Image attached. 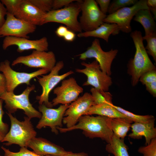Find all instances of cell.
Returning a JSON list of instances; mask_svg holds the SVG:
<instances>
[{
	"instance_id": "52a82bcc",
	"label": "cell",
	"mask_w": 156,
	"mask_h": 156,
	"mask_svg": "<svg viewBox=\"0 0 156 156\" xmlns=\"http://www.w3.org/2000/svg\"><path fill=\"white\" fill-rule=\"evenodd\" d=\"M81 64L85 68H76L75 71L87 76V80L83 86H92L95 89L108 92L112 83V78L101 70L97 61L95 60L90 63L82 62Z\"/></svg>"
},
{
	"instance_id": "9a60e30c",
	"label": "cell",
	"mask_w": 156,
	"mask_h": 156,
	"mask_svg": "<svg viewBox=\"0 0 156 156\" xmlns=\"http://www.w3.org/2000/svg\"><path fill=\"white\" fill-rule=\"evenodd\" d=\"M83 88L73 77L62 81L61 85L54 89L53 93L56 96L51 102L53 106L59 104H69L76 100L83 92Z\"/></svg>"
},
{
	"instance_id": "5bb4252c",
	"label": "cell",
	"mask_w": 156,
	"mask_h": 156,
	"mask_svg": "<svg viewBox=\"0 0 156 156\" xmlns=\"http://www.w3.org/2000/svg\"><path fill=\"white\" fill-rule=\"evenodd\" d=\"M69 104L62 105L56 109L49 108L44 104L40 105L39 112L42 114L41 118L36 126L39 129L45 127L51 128V131L55 134H58L57 127H62L63 119L65 113Z\"/></svg>"
},
{
	"instance_id": "d6a6232c",
	"label": "cell",
	"mask_w": 156,
	"mask_h": 156,
	"mask_svg": "<svg viewBox=\"0 0 156 156\" xmlns=\"http://www.w3.org/2000/svg\"><path fill=\"white\" fill-rule=\"evenodd\" d=\"M40 10L47 13L52 10L53 0H29Z\"/></svg>"
},
{
	"instance_id": "e0dca14e",
	"label": "cell",
	"mask_w": 156,
	"mask_h": 156,
	"mask_svg": "<svg viewBox=\"0 0 156 156\" xmlns=\"http://www.w3.org/2000/svg\"><path fill=\"white\" fill-rule=\"evenodd\" d=\"M12 45L17 47V51L19 53L30 50L47 51L48 49L49 44L47 38L45 37L34 40L24 38L5 37L3 41V49L6 50L8 47Z\"/></svg>"
},
{
	"instance_id": "74e56055",
	"label": "cell",
	"mask_w": 156,
	"mask_h": 156,
	"mask_svg": "<svg viewBox=\"0 0 156 156\" xmlns=\"http://www.w3.org/2000/svg\"><path fill=\"white\" fill-rule=\"evenodd\" d=\"M7 12L5 7L0 1V27L5 23V17L6 15Z\"/></svg>"
},
{
	"instance_id": "5b68a950",
	"label": "cell",
	"mask_w": 156,
	"mask_h": 156,
	"mask_svg": "<svg viewBox=\"0 0 156 156\" xmlns=\"http://www.w3.org/2000/svg\"><path fill=\"white\" fill-rule=\"evenodd\" d=\"M72 3L63 8L52 10L46 14L42 25L49 22H56L65 25L68 29L73 32H82L77 17L81 12L80 2Z\"/></svg>"
},
{
	"instance_id": "83f0119b",
	"label": "cell",
	"mask_w": 156,
	"mask_h": 156,
	"mask_svg": "<svg viewBox=\"0 0 156 156\" xmlns=\"http://www.w3.org/2000/svg\"><path fill=\"white\" fill-rule=\"evenodd\" d=\"M138 0H114L111 1L107 12L109 14L113 13L118 10L127 6L135 4Z\"/></svg>"
},
{
	"instance_id": "d590c367",
	"label": "cell",
	"mask_w": 156,
	"mask_h": 156,
	"mask_svg": "<svg viewBox=\"0 0 156 156\" xmlns=\"http://www.w3.org/2000/svg\"><path fill=\"white\" fill-rule=\"evenodd\" d=\"M75 0H53L52 10L60 9L63 6H67Z\"/></svg>"
},
{
	"instance_id": "8fae6325",
	"label": "cell",
	"mask_w": 156,
	"mask_h": 156,
	"mask_svg": "<svg viewBox=\"0 0 156 156\" xmlns=\"http://www.w3.org/2000/svg\"><path fill=\"white\" fill-rule=\"evenodd\" d=\"M118 52V50L113 49L108 51H103L101 46L99 40L95 38L85 51L77 56L79 57L80 59L83 60L88 58H94L98 62L101 70L110 76L112 74V64Z\"/></svg>"
},
{
	"instance_id": "60d3db41",
	"label": "cell",
	"mask_w": 156,
	"mask_h": 156,
	"mask_svg": "<svg viewBox=\"0 0 156 156\" xmlns=\"http://www.w3.org/2000/svg\"><path fill=\"white\" fill-rule=\"evenodd\" d=\"M68 28L64 26L61 25L56 29L55 33L56 35L60 37H63L68 31Z\"/></svg>"
},
{
	"instance_id": "277c9868",
	"label": "cell",
	"mask_w": 156,
	"mask_h": 156,
	"mask_svg": "<svg viewBox=\"0 0 156 156\" xmlns=\"http://www.w3.org/2000/svg\"><path fill=\"white\" fill-rule=\"evenodd\" d=\"M35 88V86L34 84L30 86H27L22 93L18 95L15 94L14 92L6 91L0 96V99L4 102V107L8 113L12 114L18 109H21L30 119L33 118L40 119L42 116L41 113L33 107L29 99L31 92Z\"/></svg>"
},
{
	"instance_id": "7a4b0ae2",
	"label": "cell",
	"mask_w": 156,
	"mask_h": 156,
	"mask_svg": "<svg viewBox=\"0 0 156 156\" xmlns=\"http://www.w3.org/2000/svg\"><path fill=\"white\" fill-rule=\"evenodd\" d=\"M130 36L135 47V52L134 58L130 59L128 64V73L131 77L132 85L135 86L143 74L156 69L144 47L141 31L137 30L132 31Z\"/></svg>"
},
{
	"instance_id": "484cf974",
	"label": "cell",
	"mask_w": 156,
	"mask_h": 156,
	"mask_svg": "<svg viewBox=\"0 0 156 156\" xmlns=\"http://www.w3.org/2000/svg\"><path fill=\"white\" fill-rule=\"evenodd\" d=\"M90 91L94 105L104 103H112V95L109 92L97 89L93 87L91 88Z\"/></svg>"
},
{
	"instance_id": "44dd1931",
	"label": "cell",
	"mask_w": 156,
	"mask_h": 156,
	"mask_svg": "<svg viewBox=\"0 0 156 156\" xmlns=\"http://www.w3.org/2000/svg\"><path fill=\"white\" fill-rule=\"evenodd\" d=\"M120 30L117 24L103 23L96 29L90 31L79 33L77 35L79 37H92L99 38L108 42L111 35L118 34Z\"/></svg>"
},
{
	"instance_id": "4fadbf2b",
	"label": "cell",
	"mask_w": 156,
	"mask_h": 156,
	"mask_svg": "<svg viewBox=\"0 0 156 156\" xmlns=\"http://www.w3.org/2000/svg\"><path fill=\"white\" fill-rule=\"evenodd\" d=\"M94 105L92 97L86 92L69 105L66 110L62 122L69 128L76 125L79 119L84 115L89 109Z\"/></svg>"
},
{
	"instance_id": "4316f807",
	"label": "cell",
	"mask_w": 156,
	"mask_h": 156,
	"mask_svg": "<svg viewBox=\"0 0 156 156\" xmlns=\"http://www.w3.org/2000/svg\"><path fill=\"white\" fill-rule=\"evenodd\" d=\"M113 106L118 111L127 117L133 122H144L155 117L152 115H140L135 114L120 107L114 105Z\"/></svg>"
},
{
	"instance_id": "8d00e7d4",
	"label": "cell",
	"mask_w": 156,
	"mask_h": 156,
	"mask_svg": "<svg viewBox=\"0 0 156 156\" xmlns=\"http://www.w3.org/2000/svg\"><path fill=\"white\" fill-rule=\"evenodd\" d=\"M100 7V10L104 14H106L108 12V9L111 2L110 0H96Z\"/></svg>"
},
{
	"instance_id": "e575fe53",
	"label": "cell",
	"mask_w": 156,
	"mask_h": 156,
	"mask_svg": "<svg viewBox=\"0 0 156 156\" xmlns=\"http://www.w3.org/2000/svg\"><path fill=\"white\" fill-rule=\"evenodd\" d=\"M139 81L145 85L156 81V70H150L144 73L140 77Z\"/></svg>"
},
{
	"instance_id": "1f68e13d",
	"label": "cell",
	"mask_w": 156,
	"mask_h": 156,
	"mask_svg": "<svg viewBox=\"0 0 156 156\" xmlns=\"http://www.w3.org/2000/svg\"><path fill=\"white\" fill-rule=\"evenodd\" d=\"M138 151L143 156H156V138L153 139L148 144L140 147Z\"/></svg>"
},
{
	"instance_id": "d4e9b609",
	"label": "cell",
	"mask_w": 156,
	"mask_h": 156,
	"mask_svg": "<svg viewBox=\"0 0 156 156\" xmlns=\"http://www.w3.org/2000/svg\"><path fill=\"white\" fill-rule=\"evenodd\" d=\"M105 150L114 156H130L128 147L125 143L124 140L119 139L114 135L110 143L106 145Z\"/></svg>"
},
{
	"instance_id": "7bdbcfd3",
	"label": "cell",
	"mask_w": 156,
	"mask_h": 156,
	"mask_svg": "<svg viewBox=\"0 0 156 156\" xmlns=\"http://www.w3.org/2000/svg\"><path fill=\"white\" fill-rule=\"evenodd\" d=\"M63 156H89V155L88 153L83 152L77 153L72 152Z\"/></svg>"
},
{
	"instance_id": "6da1fadb",
	"label": "cell",
	"mask_w": 156,
	"mask_h": 156,
	"mask_svg": "<svg viewBox=\"0 0 156 156\" xmlns=\"http://www.w3.org/2000/svg\"><path fill=\"white\" fill-rule=\"evenodd\" d=\"M109 119L103 116L85 115L79 118L77 123L71 127H58L57 129L61 133L80 129L87 137L92 139L99 138L109 144L114 135L110 126Z\"/></svg>"
},
{
	"instance_id": "f35d334b",
	"label": "cell",
	"mask_w": 156,
	"mask_h": 156,
	"mask_svg": "<svg viewBox=\"0 0 156 156\" xmlns=\"http://www.w3.org/2000/svg\"><path fill=\"white\" fill-rule=\"evenodd\" d=\"M7 91L5 77L2 73H0V96Z\"/></svg>"
},
{
	"instance_id": "3957f363",
	"label": "cell",
	"mask_w": 156,
	"mask_h": 156,
	"mask_svg": "<svg viewBox=\"0 0 156 156\" xmlns=\"http://www.w3.org/2000/svg\"><path fill=\"white\" fill-rule=\"evenodd\" d=\"M6 113L10 119L11 127L1 142H6L3 144L6 146L16 144L21 147L27 148L28 142L37 135L31 119L25 116L24 120L21 121L12 114Z\"/></svg>"
},
{
	"instance_id": "ba28073f",
	"label": "cell",
	"mask_w": 156,
	"mask_h": 156,
	"mask_svg": "<svg viewBox=\"0 0 156 156\" xmlns=\"http://www.w3.org/2000/svg\"><path fill=\"white\" fill-rule=\"evenodd\" d=\"M141 9L149 10L146 4V0L138 1L130 7L122 8L115 12L107 16L104 23H115L120 30L125 33L131 31V21L137 12Z\"/></svg>"
},
{
	"instance_id": "8992f818",
	"label": "cell",
	"mask_w": 156,
	"mask_h": 156,
	"mask_svg": "<svg viewBox=\"0 0 156 156\" xmlns=\"http://www.w3.org/2000/svg\"><path fill=\"white\" fill-rule=\"evenodd\" d=\"M64 65V64L62 61H59L49 74L42 75L40 77H36L42 87V90L41 94L36 97L39 105L44 104L49 108H52L53 107L51 102L49 101V97L50 92L60 81L74 73L73 71L70 70L62 75H59V72L63 68Z\"/></svg>"
},
{
	"instance_id": "ab89813d",
	"label": "cell",
	"mask_w": 156,
	"mask_h": 156,
	"mask_svg": "<svg viewBox=\"0 0 156 156\" xmlns=\"http://www.w3.org/2000/svg\"><path fill=\"white\" fill-rule=\"evenodd\" d=\"M146 90L154 97L156 96V81L145 85Z\"/></svg>"
},
{
	"instance_id": "30bf717a",
	"label": "cell",
	"mask_w": 156,
	"mask_h": 156,
	"mask_svg": "<svg viewBox=\"0 0 156 156\" xmlns=\"http://www.w3.org/2000/svg\"><path fill=\"white\" fill-rule=\"evenodd\" d=\"M80 4L82 14L79 22L82 30L93 31L104 23L107 15L101 12L95 0H81Z\"/></svg>"
},
{
	"instance_id": "cb8c5ba5",
	"label": "cell",
	"mask_w": 156,
	"mask_h": 156,
	"mask_svg": "<svg viewBox=\"0 0 156 156\" xmlns=\"http://www.w3.org/2000/svg\"><path fill=\"white\" fill-rule=\"evenodd\" d=\"M132 121L122 118L109 119L111 128L114 135L117 138L124 140L131 128Z\"/></svg>"
},
{
	"instance_id": "b9f144b4",
	"label": "cell",
	"mask_w": 156,
	"mask_h": 156,
	"mask_svg": "<svg viewBox=\"0 0 156 156\" xmlns=\"http://www.w3.org/2000/svg\"><path fill=\"white\" fill-rule=\"evenodd\" d=\"M75 37V33L73 31L68 30L63 38L66 41L71 42L74 40Z\"/></svg>"
},
{
	"instance_id": "836d02e7",
	"label": "cell",
	"mask_w": 156,
	"mask_h": 156,
	"mask_svg": "<svg viewBox=\"0 0 156 156\" xmlns=\"http://www.w3.org/2000/svg\"><path fill=\"white\" fill-rule=\"evenodd\" d=\"M3 100L0 99V142L3 138L9 131V125L7 123L3 122L2 118L4 114L3 109Z\"/></svg>"
},
{
	"instance_id": "603a6c76",
	"label": "cell",
	"mask_w": 156,
	"mask_h": 156,
	"mask_svg": "<svg viewBox=\"0 0 156 156\" xmlns=\"http://www.w3.org/2000/svg\"><path fill=\"white\" fill-rule=\"evenodd\" d=\"M133 19L142 25L145 32L144 36H148L156 33V24L149 10H139Z\"/></svg>"
},
{
	"instance_id": "ac0fdd59",
	"label": "cell",
	"mask_w": 156,
	"mask_h": 156,
	"mask_svg": "<svg viewBox=\"0 0 156 156\" xmlns=\"http://www.w3.org/2000/svg\"><path fill=\"white\" fill-rule=\"evenodd\" d=\"M27 147L36 154L42 156H63L72 152L66 151L63 147L41 137L32 138L27 143Z\"/></svg>"
},
{
	"instance_id": "9c48e42d",
	"label": "cell",
	"mask_w": 156,
	"mask_h": 156,
	"mask_svg": "<svg viewBox=\"0 0 156 156\" xmlns=\"http://www.w3.org/2000/svg\"><path fill=\"white\" fill-rule=\"evenodd\" d=\"M0 71L5 77L7 91L10 92H14L15 88L21 84L30 85V81L32 79L49 72L44 68L30 73L17 72L11 68L10 62L7 60L0 63Z\"/></svg>"
},
{
	"instance_id": "4dcf8cb0",
	"label": "cell",
	"mask_w": 156,
	"mask_h": 156,
	"mask_svg": "<svg viewBox=\"0 0 156 156\" xmlns=\"http://www.w3.org/2000/svg\"><path fill=\"white\" fill-rule=\"evenodd\" d=\"M24 0H1L5 6L7 12L15 15L18 11Z\"/></svg>"
},
{
	"instance_id": "ffe728a7",
	"label": "cell",
	"mask_w": 156,
	"mask_h": 156,
	"mask_svg": "<svg viewBox=\"0 0 156 156\" xmlns=\"http://www.w3.org/2000/svg\"><path fill=\"white\" fill-rule=\"evenodd\" d=\"M155 120L154 117L144 122H134L131 125L132 131L129 135V137L138 139L144 137L145 140V145L148 144L153 139L156 138Z\"/></svg>"
},
{
	"instance_id": "f1b7e54d",
	"label": "cell",
	"mask_w": 156,
	"mask_h": 156,
	"mask_svg": "<svg viewBox=\"0 0 156 156\" xmlns=\"http://www.w3.org/2000/svg\"><path fill=\"white\" fill-rule=\"evenodd\" d=\"M143 40H146L147 44L145 49L147 54L152 56L156 62V33L150 36H142Z\"/></svg>"
},
{
	"instance_id": "7402d4cb",
	"label": "cell",
	"mask_w": 156,
	"mask_h": 156,
	"mask_svg": "<svg viewBox=\"0 0 156 156\" xmlns=\"http://www.w3.org/2000/svg\"><path fill=\"white\" fill-rule=\"evenodd\" d=\"M113 105V103H108L94 105L89 109L84 115L96 114L110 118H122L131 120L116 109Z\"/></svg>"
},
{
	"instance_id": "f6af8a7d",
	"label": "cell",
	"mask_w": 156,
	"mask_h": 156,
	"mask_svg": "<svg viewBox=\"0 0 156 156\" xmlns=\"http://www.w3.org/2000/svg\"><path fill=\"white\" fill-rule=\"evenodd\" d=\"M0 156H1V155H0Z\"/></svg>"
},
{
	"instance_id": "d6986e66",
	"label": "cell",
	"mask_w": 156,
	"mask_h": 156,
	"mask_svg": "<svg viewBox=\"0 0 156 156\" xmlns=\"http://www.w3.org/2000/svg\"><path fill=\"white\" fill-rule=\"evenodd\" d=\"M46 13L39 9L29 0H24L14 16L36 26L42 25Z\"/></svg>"
},
{
	"instance_id": "ee69618b",
	"label": "cell",
	"mask_w": 156,
	"mask_h": 156,
	"mask_svg": "<svg viewBox=\"0 0 156 156\" xmlns=\"http://www.w3.org/2000/svg\"><path fill=\"white\" fill-rule=\"evenodd\" d=\"M146 4L149 8H156V0H146Z\"/></svg>"
},
{
	"instance_id": "2e32d148",
	"label": "cell",
	"mask_w": 156,
	"mask_h": 156,
	"mask_svg": "<svg viewBox=\"0 0 156 156\" xmlns=\"http://www.w3.org/2000/svg\"><path fill=\"white\" fill-rule=\"evenodd\" d=\"M5 21L0 27V37L8 36L28 39V35L34 32L36 26L19 19L8 12Z\"/></svg>"
},
{
	"instance_id": "f546056e",
	"label": "cell",
	"mask_w": 156,
	"mask_h": 156,
	"mask_svg": "<svg viewBox=\"0 0 156 156\" xmlns=\"http://www.w3.org/2000/svg\"><path fill=\"white\" fill-rule=\"evenodd\" d=\"M27 148L25 147H21L19 151L14 152L10 151L8 149H7L3 146H1V148L4 152V156H52L40 155L34 151H29Z\"/></svg>"
},
{
	"instance_id": "7c38bea8",
	"label": "cell",
	"mask_w": 156,
	"mask_h": 156,
	"mask_svg": "<svg viewBox=\"0 0 156 156\" xmlns=\"http://www.w3.org/2000/svg\"><path fill=\"white\" fill-rule=\"evenodd\" d=\"M56 63L55 56L53 51L33 50L28 55L17 57L12 62V65L22 64L31 68L47 69L50 72Z\"/></svg>"
}]
</instances>
